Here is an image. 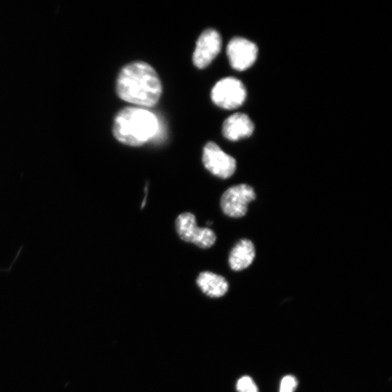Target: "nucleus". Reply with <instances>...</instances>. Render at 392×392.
<instances>
[{
	"label": "nucleus",
	"instance_id": "obj_1",
	"mask_svg": "<svg viewBox=\"0 0 392 392\" xmlns=\"http://www.w3.org/2000/svg\"><path fill=\"white\" fill-rule=\"evenodd\" d=\"M119 97L129 103L153 107L161 96L162 86L156 70L144 62H134L124 66L118 77Z\"/></svg>",
	"mask_w": 392,
	"mask_h": 392
},
{
	"label": "nucleus",
	"instance_id": "obj_2",
	"mask_svg": "<svg viewBox=\"0 0 392 392\" xmlns=\"http://www.w3.org/2000/svg\"><path fill=\"white\" fill-rule=\"evenodd\" d=\"M160 124L152 111L136 107L122 109L115 120L113 132L120 143L129 146H141L154 139Z\"/></svg>",
	"mask_w": 392,
	"mask_h": 392
},
{
	"label": "nucleus",
	"instance_id": "obj_3",
	"mask_svg": "<svg viewBox=\"0 0 392 392\" xmlns=\"http://www.w3.org/2000/svg\"><path fill=\"white\" fill-rule=\"evenodd\" d=\"M247 99L244 84L233 78L219 81L212 91V99L215 105L227 110L239 108Z\"/></svg>",
	"mask_w": 392,
	"mask_h": 392
},
{
	"label": "nucleus",
	"instance_id": "obj_4",
	"mask_svg": "<svg viewBox=\"0 0 392 392\" xmlns=\"http://www.w3.org/2000/svg\"><path fill=\"white\" fill-rule=\"evenodd\" d=\"M176 228L182 240L192 242L201 249L212 247L217 240L211 229L197 226L196 217L191 213H184L177 217Z\"/></svg>",
	"mask_w": 392,
	"mask_h": 392
},
{
	"label": "nucleus",
	"instance_id": "obj_5",
	"mask_svg": "<svg viewBox=\"0 0 392 392\" xmlns=\"http://www.w3.org/2000/svg\"><path fill=\"white\" fill-rule=\"evenodd\" d=\"M255 198L256 194L251 186L246 184L235 185L222 195L221 208L226 215L240 218L247 214L249 203Z\"/></svg>",
	"mask_w": 392,
	"mask_h": 392
},
{
	"label": "nucleus",
	"instance_id": "obj_6",
	"mask_svg": "<svg viewBox=\"0 0 392 392\" xmlns=\"http://www.w3.org/2000/svg\"><path fill=\"white\" fill-rule=\"evenodd\" d=\"M202 160L208 170L222 179L230 178L236 170L235 159L212 142L205 145Z\"/></svg>",
	"mask_w": 392,
	"mask_h": 392
},
{
	"label": "nucleus",
	"instance_id": "obj_7",
	"mask_svg": "<svg viewBox=\"0 0 392 392\" xmlns=\"http://www.w3.org/2000/svg\"><path fill=\"white\" fill-rule=\"evenodd\" d=\"M222 48V38L215 29L205 30L196 43L193 61L198 68L208 66L217 57Z\"/></svg>",
	"mask_w": 392,
	"mask_h": 392
},
{
	"label": "nucleus",
	"instance_id": "obj_8",
	"mask_svg": "<svg viewBox=\"0 0 392 392\" xmlns=\"http://www.w3.org/2000/svg\"><path fill=\"white\" fill-rule=\"evenodd\" d=\"M227 54L231 66L238 71H245L255 63L258 49L251 41L235 37L228 44Z\"/></svg>",
	"mask_w": 392,
	"mask_h": 392
},
{
	"label": "nucleus",
	"instance_id": "obj_9",
	"mask_svg": "<svg viewBox=\"0 0 392 392\" xmlns=\"http://www.w3.org/2000/svg\"><path fill=\"white\" fill-rule=\"evenodd\" d=\"M254 130V125L250 118L241 113L228 117L222 126L224 137L231 141H237L250 137Z\"/></svg>",
	"mask_w": 392,
	"mask_h": 392
},
{
	"label": "nucleus",
	"instance_id": "obj_10",
	"mask_svg": "<svg viewBox=\"0 0 392 392\" xmlns=\"http://www.w3.org/2000/svg\"><path fill=\"white\" fill-rule=\"evenodd\" d=\"M255 255V247L251 240H240L230 254L229 264L231 269L234 271L247 269L252 264Z\"/></svg>",
	"mask_w": 392,
	"mask_h": 392
},
{
	"label": "nucleus",
	"instance_id": "obj_11",
	"mask_svg": "<svg viewBox=\"0 0 392 392\" xmlns=\"http://www.w3.org/2000/svg\"><path fill=\"white\" fill-rule=\"evenodd\" d=\"M196 283L201 290L210 297L223 296L229 288L225 277L210 272L201 273Z\"/></svg>",
	"mask_w": 392,
	"mask_h": 392
},
{
	"label": "nucleus",
	"instance_id": "obj_12",
	"mask_svg": "<svg viewBox=\"0 0 392 392\" xmlns=\"http://www.w3.org/2000/svg\"><path fill=\"white\" fill-rule=\"evenodd\" d=\"M238 392H259V389L254 380L249 377L240 378L236 384Z\"/></svg>",
	"mask_w": 392,
	"mask_h": 392
},
{
	"label": "nucleus",
	"instance_id": "obj_13",
	"mask_svg": "<svg viewBox=\"0 0 392 392\" xmlns=\"http://www.w3.org/2000/svg\"><path fill=\"white\" fill-rule=\"evenodd\" d=\"M298 385L296 379L293 376H286L283 378L280 392H294Z\"/></svg>",
	"mask_w": 392,
	"mask_h": 392
}]
</instances>
